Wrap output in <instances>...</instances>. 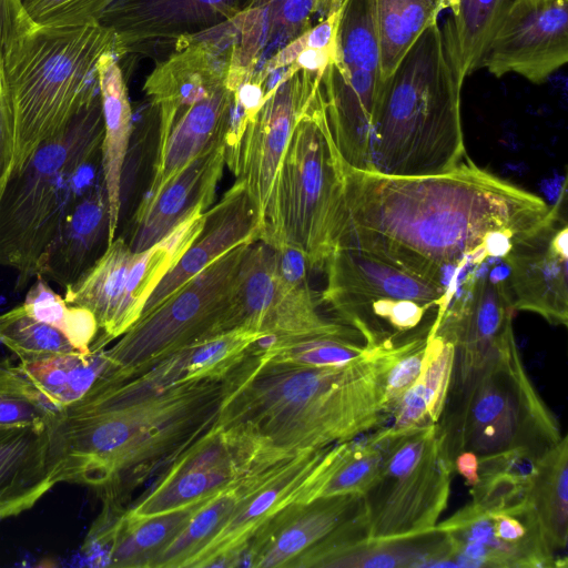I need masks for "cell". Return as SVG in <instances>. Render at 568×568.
Here are the masks:
<instances>
[{"label": "cell", "instance_id": "6da1fadb", "mask_svg": "<svg viewBox=\"0 0 568 568\" xmlns=\"http://www.w3.org/2000/svg\"><path fill=\"white\" fill-rule=\"evenodd\" d=\"M549 207L541 196L468 156L446 172L422 176H389L344 162V211L335 246L359 248L443 283L444 271L489 254L491 244L506 250Z\"/></svg>", "mask_w": 568, "mask_h": 568}, {"label": "cell", "instance_id": "7a4b0ae2", "mask_svg": "<svg viewBox=\"0 0 568 568\" xmlns=\"http://www.w3.org/2000/svg\"><path fill=\"white\" fill-rule=\"evenodd\" d=\"M223 395L224 379L184 382L132 402L93 386L47 425L57 483L95 487L121 504L215 423Z\"/></svg>", "mask_w": 568, "mask_h": 568}, {"label": "cell", "instance_id": "3957f363", "mask_svg": "<svg viewBox=\"0 0 568 568\" xmlns=\"http://www.w3.org/2000/svg\"><path fill=\"white\" fill-rule=\"evenodd\" d=\"M388 416L379 351L324 367L265 361L250 351L224 378L215 424L245 432L284 460L355 439Z\"/></svg>", "mask_w": 568, "mask_h": 568}, {"label": "cell", "instance_id": "277c9868", "mask_svg": "<svg viewBox=\"0 0 568 568\" xmlns=\"http://www.w3.org/2000/svg\"><path fill=\"white\" fill-rule=\"evenodd\" d=\"M114 49L113 31L99 21L37 24L10 47L0 60V110L11 175L100 94L97 65Z\"/></svg>", "mask_w": 568, "mask_h": 568}, {"label": "cell", "instance_id": "5b68a950", "mask_svg": "<svg viewBox=\"0 0 568 568\" xmlns=\"http://www.w3.org/2000/svg\"><path fill=\"white\" fill-rule=\"evenodd\" d=\"M462 85L436 21L384 82L373 118L368 171L389 176H422L459 164L467 156Z\"/></svg>", "mask_w": 568, "mask_h": 568}, {"label": "cell", "instance_id": "8992f818", "mask_svg": "<svg viewBox=\"0 0 568 568\" xmlns=\"http://www.w3.org/2000/svg\"><path fill=\"white\" fill-rule=\"evenodd\" d=\"M103 134L99 94L0 189V266L18 273L17 291L36 277L63 217L98 176Z\"/></svg>", "mask_w": 568, "mask_h": 568}, {"label": "cell", "instance_id": "52a82bcc", "mask_svg": "<svg viewBox=\"0 0 568 568\" xmlns=\"http://www.w3.org/2000/svg\"><path fill=\"white\" fill-rule=\"evenodd\" d=\"M343 211L344 161L329 130L320 81L294 126L257 240L295 247L311 272H324Z\"/></svg>", "mask_w": 568, "mask_h": 568}, {"label": "cell", "instance_id": "ba28073f", "mask_svg": "<svg viewBox=\"0 0 568 568\" xmlns=\"http://www.w3.org/2000/svg\"><path fill=\"white\" fill-rule=\"evenodd\" d=\"M436 424L453 463L462 452L486 456L526 449L541 456L562 437L527 374L514 333L463 386L447 394Z\"/></svg>", "mask_w": 568, "mask_h": 568}, {"label": "cell", "instance_id": "9c48e42d", "mask_svg": "<svg viewBox=\"0 0 568 568\" xmlns=\"http://www.w3.org/2000/svg\"><path fill=\"white\" fill-rule=\"evenodd\" d=\"M321 295L369 351H387L426 336L450 302L449 287L359 248L337 245Z\"/></svg>", "mask_w": 568, "mask_h": 568}, {"label": "cell", "instance_id": "30bf717a", "mask_svg": "<svg viewBox=\"0 0 568 568\" xmlns=\"http://www.w3.org/2000/svg\"><path fill=\"white\" fill-rule=\"evenodd\" d=\"M379 469L362 495L367 538H398L433 529L446 509L454 473L436 423L390 434L375 430Z\"/></svg>", "mask_w": 568, "mask_h": 568}, {"label": "cell", "instance_id": "8fae6325", "mask_svg": "<svg viewBox=\"0 0 568 568\" xmlns=\"http://www.w3.org/2000/svg\"><path fill=\"white\" fill-rule=\"evenodd\" d=\"M254 241L231 248L154 310L140 316L105 349L108 365L101 379L133 378L175 352L226 332L239 272Z\"/></svg>", "mask_w": 568, "mask_h": 568}, {"label": "cell", "instance_id": "7c38bea8", "mask_svg": "<svg viewBox=\"0 0 568 568\" xmlns=\"http://www.w3.org/2000/svg\"><path fill=\"white\" fill-rule=\"evenodd\" d=\"M278 462L256 438L214 423L170 462L150 489L121 515L140 519L194 505Z\"/></svg>", "mask_w": 568, "mask_h": 568}, {"label": "cell", "instance_id": "4fadbf2b", "mask_svg": "<svg viewBox=\"0 0 568 568\" xmlns=\"http://www.w3.org/2000/svg\"><path fill=\"white\" fill-rule=\"evenodd\" d=\"M310 284L286 282L274 250L255 240L243 257L227 315V329L243 327L276 339L318 335L361 336L352 327L324 318Z\"/></svg>", "mask_w": 568, "mask_h": 568}, {"label": "cell", "instance_id": "5bb4252c", "mask_svg": "<svg viewBox=\"0 0 568 568\" xmlns=\"http://www.w3.org/2000/svg\"><path fill=\"white\" fill-rule=\"evenodd\" d=\"M334 449L304 452L270 466L186 568L240 567L247 544L265 521L292 503L317 498Z\"/></svg>", "mask_w": 568, "mask_h": 568}, {"label": "cell", "instance_id": "9a60e30c", "mask_svg": "<svg viewBox=\"0 0 568 568\" xmlns=\"http://www.w3.org/2000/svg\"><path fill=\"white\" fill-rule=\"evenodd\" d=\"M567 182L548 213L515 236L503 258L515 311L538 314L549 324H568Z\"/></svg>", "mask_w": 568, "mask_h": 568}, {"label": "cell", "instance_id": "2e32d148", "mask_svg": "<svg viewBox=\"0 0 568 568\" xmlns=\"http://www.w3.org/2000/svg\"><path fill=\"white\" fill-rule=\"evenodd\" d=\"M322 74L288 65V71L265 92L263 105L242 136L235 176L243 184L255 210L258 232L294 126Z\"/></svg>", "mask_w": 568, "mask_h": 568}, {"label": "cell", "instance_id": "e0dca14e", "mask_svg": "<svg viewBox=\"0 0 568 568\" xmlns=\"http://www.w3.org/2000/svg\"><path fill=\"white\" fill-rule=\"evenodd\" d=\"M568 61V0H510L479 68L540 84Z\"/></svg>", "mask_w": 568, "mask_h": 568}, {"label": "cell", "instance_id": "ac0fdd59", "mask_svg": "<svg viewBox=\"0 0 568 568\" xmlns=\"http://www.w3.org/2000/svg\"><path fill=\"white\" fill-rule=\"evenodd\" d=\"M515 308L507 281L488 274L475 276L436 326V335L454 346V365L448 393L463 386L514 333Z\"/></svg>", "mask_w": 568, "mask_h": 568}, {"label": "cell", "instance_id": "d6986e66", "mask_svg": "<svg viewBox=\"0 0 568 568\" xmlns=\"http://www.w3.org/2000/svg\"><path fill=\"white\" fill-rule=\"evenodd\" d=\"M256 0H115L98 21L113 31L115 57L145 52L205 32L253 6Z\"/></svg>", "mask_w": 568, "mask_h": 568}, {"label": "cell", "instance_id": "ffe728a7", "mask_svg": "<svg viewBox=\"0 0 568 568\" xmlns=\"http://www.w3.org/2000/svg\"><path fill=\"white\" fill-rule=\"evenodd\" d=\"M361 511L296 557L287 568L453 567L449 541L442 530L434 527L406 537L367 538Z\"/></svg>", "mask_w": 568, "mask_h": 568}, {"label": "cell", "instance_id": "44dd1931", "mask_svg": "<svg viewBox=\"0 0 568 568\" xmlns=\"http://www.w3.org/2000/svg\"><path fill=\"white\" fill-rule=\"evenodd\" d=\"M224 138L213 141L153 197L141 200L129 234L123 236L134 253L158 243L194 213L210 209L226 165Z\"/></svg>", "mask_w": 568, "mask_h": 568}, {"label": "cell", "instance_id": "7402d4cb", "mask_svg": "<svg viewBox=\"0 0 568 568\" xmlns=\"http://www.w3.org/2000/svg\"><path fill=\"white\" fill-rule=\"evenodd\" d=\"M362 510V495L346 494L295 501L253 535L240 566L287 568L304 551Z\"/></svg>", "mask_w": 568, "mask_h": 568}, {"label": "cell", "instance_id": "603a6c76", "mask_svg": "<svg viewBox=\"0 0 568 568\" xmlns=\"http://www.w3.org/2000/svg\"><path fill=\"white\" fill-rule=\"evenodd\" d=\"M108 246L109 202L100 169L63 217L38 263L37 275L65 290L101 257Z\"/></svg>", "mask_w": 568, "mask_h": 568}, {"label": "cell", "instance_id": "cb8c5ba5", "mask_svg": "<svg viewBox=\"0 0 568 568\" xmlns=\"http://www.w3.org/2000/svg\"><path fill=\"white\" fill-rule=\"evenodd\" d=\"M384 82L381 72L346 70L336 61L322 74L329 130L343 161L352 169L369 170L372 124Z\"/></svg>", "mask_w": 568, "mask_h": 568}, {"label": "cell", "instance_id": "d4e9b609", "mask_svg": "<svg viewBox=\"0 0 568 568\" xmlns=\"http://www.w3.org/2000/svg\"><path fill=\"white\" fill-rule=\"evenodd\" d=\"M257 237L255 210L243 184L235 181L222 199L205 212L202 232L152 292L141 316L154 310L224 253Z\"/></svg>", "mask_w": 568, "mask_h": 568}, {"label": "cell", "instance_id": "484cf974", "mask_svg": "<svg viewBox=\"0 0 568 568\" xmlns=\"http://www.w3.org/2000/svg\"><path fill=\"white\" fill-rule=\"evenodd\" d=\"M235 90L223 82L174 112L172 126L158 146L153 175L142 200L153 197L219 136L225 135Z\"/></svg>", "mask_w": 568, "mask_h": 568}, {"label": "cell", "instance_id": "4316f807", "mask_svg": "<svg viewBox=\"0 0 568 568\" xmlns=\"http://www.w3.org/2000/svg\"><path fill=\"white\" fill-rule=\"evenodd\" d=\"M57 484L48 426L0 427V520L29 510Z\"/></svg>", "mask_w": 568, "mask_h": 568}, {"label": "cell", "instance_id": "83f0119b", "mask_svg": "<svg viewBox=\"0 0 568 568\" xmlns=\"http://www.w3.org/2000/svg\"><path fill=\"white\" fill-rule=\"evenodd\" d=\"M104 134L101 174L109 202V244L115 239L122 207V175L132 134V110L126 85L114 53L103 54L97 65Z\"/></svg>", "mask_w": 568, "mask_h": 568}, {"label": "cell", "instance_id": "f1b7e54d", "mask_svg": "<svg viewBox=\"0 0 568 568\" xmlns=\"http://www.w3.org/2000/svg\"><path fill=\"white\" fill-rule=\"evenodd\" d=\"M204 224L205 212L199 211L161 241L136 253L113 323L111 341L119 338L138 321L152 292L196 240Z\"/></svg>", "mask_w": 568, "mask_h": 568}, {"label": "cell", "instance_id": "f546056e", "mask_svg": "<svg viewBox=\"0 0 568 568\" xmlns=\"http://www.w3.org/2000/svg\"><path fill=\"white\" fill-rule=\"evenodd\" d=\"M135 255L124 237L118 236L101 257L65 288V303L89 310L98 322L99 332L90 351L104 348L112 342L113 323Z\"/></svg>", "mask_w": 568, "mask_h": 568}, {"label": "cell", "instance_id": "4dcf8cb0", "mask_svg": "<svg viewBox=\"0 0 568 568\" xmlns=\"http://www.w3.org/2000/svg\"><path fill=\"white\" fill-rule=\"evenodd\" d=\"M510 0H460L440 28L443 44L456 75L464 82L479 68Z\"/></svg>", "mask_w": 568, "mask_h": 568}, {"label": "cell", "instance_id": "1f68e13d", "mask_svg": "<svg viewBox=\"0 0 568 568\" xmlns=\"http://www.w3.org/2000/svg\"><path fill=\"white\" fill-rule=\"evenodd\" d=\"M542 534L557 554L568 540V437L548 449L538 459L537 471L527 494Z\"/></svg>", "mask_w": 568, "mask_h": 568}, {"label": "cell", "instance_id": "d6a6232c", "mask_svg": "<svg viewBox=\"0 0 568 568\" xmlns=\"http://www.w3.org/2000/svg\"><path fill=\"white\" fill-rule=\"evenodd\" d=\"M106 365L105 348H100L20 363L18 367L41 395L60 409L85 396L102 377Z\"/></svg>", "mask_w": 568, "mask_h": 568}, {"label": "cell", "instance_id": "836d02e7", "mask_svg": "<svg viewBox=\"0 0 568 568\" xmlns=\"http://www.w3.org/2000/svg\"><path fill=\"white\" fill-rule=\"evenodd\" d=\"M440 0H373L385 81L419 36L437 21Z\"/></svg>", "mask_w": 568, "mask_h": 568}, {"label": "cell", "instance_id": "e575fe53", "mask_svg": "<svg viewBox=\"0 0 568 568\" xmlns=\"http://www.w3.org/2000/svg\"><path fill=\"white\" fill-rule=\"evenodd\" d=\"M268 467L250 474L205 503L155 558L151 568H186L191 558L221 530L241 499Z\"/></svg>", "mask_w": 568, "mask_h": 568}, {"label": "cell", "instance_id": "d590c367", "mask_svg": "<svg viewBox=\"0 0 568 568\" xmlns=\"http://www.w3.org/2000/svg\"><path fill=\"white\" fill-rule=\"evenodd\" d=\"M540 457L526 449L478 456V480L470 487L471 500L494 509L526 503Z\"/></svg>", "mask_w": 568, "mask_h": 568}, {"label": "cell", "instance_id": "8d00e7d4", "mask_svg": "<svg viewBox=\"0 0 568 568\" xmlns=\"http://www.w3.org/2000/svg\"><path fill=\"white\" fill-rule=\"evenodd\" d=\"M356 337L318 335L290 339L272 336L260 338L251 348L260 358L271 362L324 367L356 361L368 353Z\"/></svg>", "mask_w": 568, "mask_h": 568}, {"label": "cell", "instance_id": "74e56055", "mask_svg": "<svg viewBox=\"0 0 568 568\" xmlns=\"http://www.w3.org/2000/svg\"><path fill=\"white\" fill-rule=\"evenodd\" d=\"M264 336L263 333L239 327L178 351L183 382L224 379Z\"/></svg>", "mask_w": 568, "mask_h": 568}, {"label": "cell", "instance_id": "f35d334b", "mask_svg": "<svg viewBox=\"0 0 568 568\" xmlns=\"http://www.w3.org/2000/svg\"><path fill=\"white\" fill-rule=\"evenodd\" d=\"M336 61L346 70L381 72L373 0H343L337 28Z\"/></svg>", "mask_w": 568, "mask_h": 568}, {"label": "cell", "instance_id": "ab89813d", "mask_svg": "<svg viewBox=\"0 0 568 568\" xmlns=\"http://www.w3.org/2000/svg\"><path fill=\"white\" fill-rule=\"evenodd\" d=\"M0 343L20 363L78 352L60 329L34 318L23 304L0 314Z\"/></svg>", "mask_w": 568, "mask_h": 568}, {"label": "cell", "instance_id": "60d3db41", "mask_svg": "<svg viewBox=\"0 0 568 568\" xmlns=\"http://www.w3.org/2000/svg\"><path fill=\"white\" fill-rule=\"evenodd\" d=\"M315 9L316 0H256L244 19L265 48L305 32Z\"/></svg>", "mask_w": 568, "mask_h": 568}, {"label": "cell", "instance_id": "b9f144b4", "mask_svg": "<svg viewBox=\"0 0 568 568\" xmlns=\"http://www.w3.org/2000/svg\"><path fill=\"white\" fill-rule=\"evenodd\" d=\"M54 412L18 365L0 362V427H43Z\"/></svg>", "mask_w": 568, "mask_h": 568}, {"label": "cell", "instance_id": "7bdbcfd3", "mask_svg": "<svg viewBox=\"0 0 568 568\" xmlns=\"http://www.w3.org/2000/svg\"><path fill=\"white\" fill-rule=\"evenodd\" d=\"M428 335L387 351L383 358L384 399L390 416L400 396L418 379L426 356Z\"/></svg>", "mask_w": 568, "mask_h": 568}, {"label": "cell", "instance_id": "ee69618b", "mask_svg": "<svg viewBox=\"0 0 568 568\" xmlns=\"http://www.w3.org/2000/svg\"><path fill=\"white\" fill-rule=\"evenodd\" d=\"M454 346L436 335H428L426 356L419 378L427 396V414L437 423L443 412L452 378Z\"/></svg>", "mask_w": 568, "mask_h": 568}, {"label": "cell", "instance_id": "f6af8a7d", "mask_svg": "<svg viewBox=\"0 0 568 568\" xmlns=\"http://www.w3.org/2000/svg\"><path fill=\"white\" fill-rule=\"evenodd\" d=\"M115 0H23L31 19L40 26H74L98 21Z\"/></svg>", "mask_w": 568, "mask_h": 568}, {"label": "cell", "instance_id": "bcb514c9", "mask_svg": "<svg viewBox=\"0 0 568 568\" xmlns=\"http://www.w3.org/2000/svg\"><path fill=\"white\" fill-rule=\"evenodd\" d=\"M34 318L52 325L62 332L69 305L58 295L48 282L37 275L22 303Z\"/></svg>", "mask_w": 568, "mask_h": 568}, {"label": "cell", "instance_id": "7dc6e473", "mask_svg": "<svg viewBox=\"0 0 568 568\" xmlns=\"http://www.w3.org/2000/svg\"><path fill=\"white\" fill-rule=\"evenodd\" d=\"M390 416L393 423L386 426L388 433L395 434L405 429L432 423L427 414V396L423 381L418 379L400 396Z\"/></svg>", "mask_w": 568, "mask_h": 568}, {"label": "cell", "instance_id": "c3c4849f", "mask_svg": "<svg viewBox=\"0 0 568 568\" xmlns=\"http://www.w3.org/2000/svg\"><path fill=\"white\" fill-rule=\"evenodd\" d=\"M36 26L23 0H0V60L17 40Z\"/></svg>", "mask_w": 568, "mask_h": 568}, {"label": "cell", "instance_id": "681fc988", "mask_svg": "<svg viewBox=\"0 0 568 568\" xmlns=\"http://www.w3.org/2000/svg\"><path fill=\"white\" fill-rule=\"evenodd\" d=\"M98 332V322L89 310L69 305L62 333L78 352L90 353Z\"/></svg>", "mask_w": 568, "mask_h": 568}, {"label": "cell", "instance_id": "f907efd6", "mask_svg": "<svg viewBox=\"0 0 568 568\" xmlns=\"http://www.w3.org/2000/svg\"><path fill=\"white\" fill-rule=\"evenodd\" d=\"M454 469L464 477L467 486H475L478 480V456L471 452L459 453L454 458Z\"/></svg>", "mask_w": 568, "mask_h": 568}, {"label": "cell", "instance_id": "816d5d0a", "mask_svg": "<svg viewBox=\"0 0 568 568\" xmlns=\"http://www.w3.org/2000/svg\"><path fill=\"white\" fill-rule=\"evenodd\" d=\"M12 172V148L9 144L2 122L0 110V189L8 181Z\"/></svg>", "mask_w": 568, "mask_h": 568}, {"label": "cell", "instance_id": "f5cc1de1", "mask_svg": "<svg viewBox=\"0 0 568 568\" xmlns=\"http://www.w3.org/2000/svg\"><path fill=\"white\" fill-rule=\"evenodd\" d=\"M343 0H316L315 12L320 13L323 19L339 10Z\"/></svg>", "mask_w": 568, "mask_h": 568}, {"label": "cell", "instance_id": "db71d44e", "mask_svg": "<svg viewBox=\"0 0 568 568\" xmlns=\"http://www.w3.org/2000/svg\"><path fill=\"white\" fill-rule=\"evenodd\" d=\"M460 0H440L439 10L449 9L452 13H455Z\"/></svg>", "mask_w": 568, "mask_h": 568}]
</instances>
